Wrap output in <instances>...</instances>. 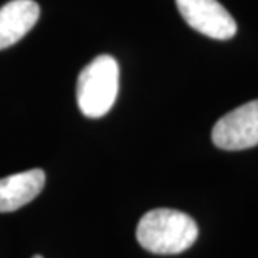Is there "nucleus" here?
Masks as SVG:
<instances>
[{"label": "nucleus", "mask_w": 258, "mask_h": 258, "mask_svg": "<svg viewBox=\"0 0 258 258\" xmlns=\"http://www.w3.org/2000/svg\"><path fill=\"white\" fill-rule=\"evenodd\" d=\"M198 238V225L185 212L157 208L139 220L137 240L142 248L161 255L181 254Z\"/></svg>", "instance_id": "1"}, {"label": "nucleus", "mask_w": 258, "mask_h": 258, "mask_svg": "<svg viewBox=\"0 0 258 258\" xmlns=\"http://www.w3.org/2000/svg\"><path fill=\"white\" fill-rule=\"evenodd\" d=\"M119 91V66L115 57L101 55L85 66L78 78L76 101L88 118H101L111 111Z\"/></svg>", "instance_id": "2"}, {"label": "nucleus", "mask_w": 258, "mask_h": 258, "mask_svg": "<svg viewBox=\"0 0 258 258\" xmlns=\"http://www.w3.org/2000/svg\"><path fill=\"white\" fill-rule=\"evenodd\" d=\"M214 145L241 151L258 145V99L244 103L217 120L211 134Z\"/></svg>", "instance_id": "3"}, {"label": "nucleus", "mask_w": 258, "mask_h": 258, "mask_svg": "<svg viewBox=\"0 0 258 258\" xmlns=\"http://www.w3.org/2000/svg\"><path fill=\"white\" fill-rule=\"evenodd\" d=\"M184 20L197 32L217 40H228L237 33V23L218 0H175Z\"/></svg>", "instance_id": "4"}, {"label": "nucleus", "mask_w": 258, "mask_h": 258, "mask_svg": "<svg viewBox=\"0 0 258 258\" xmlns=\"http://www.w3.org/2000/svg\"><path fill=\"white\" fill-rule=\"evenodd\" d=\"M40 8L35 0H10L0 8V50L18 43L36 25Z\"/></svg>", "instance_id": "5"}, {"label": "nucleus", "mask_w": 258, "mask_h": 258, "mask_svg": "<svg viewBox=\"0 0 258 258\" xmlns=\"http://www.w3.org/2000/svg\"><path fill=\"white\" fill-rule=\"evenodd\" d=\"M42 169H30L0 179V212H13L33 201L45 186Z\"/></svg>", "instance_id": "6"}, {"label": "nucleus", "mask_w": 258, "mask_h": 258, "mask_svg": "<svg viewBox=\"0 0 258 258\" xmlns=\"http://www.w3.org/2000/svg\"><path fill=\"white\" fill-rule=\"evenodd\" d=\"M32 258H43V257H42V255H33Z\"/></svg>", "instance_id": "7"}]
</instances>
